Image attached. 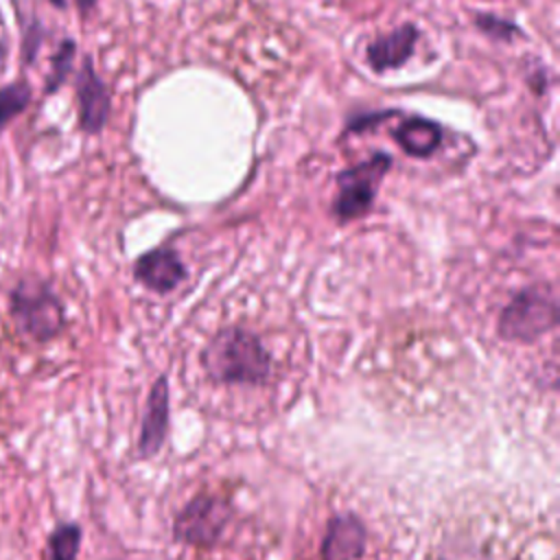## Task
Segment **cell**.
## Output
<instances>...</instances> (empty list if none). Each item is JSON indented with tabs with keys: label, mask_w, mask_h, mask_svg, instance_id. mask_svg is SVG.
<instances>
[{
	"label": "cell",
	"mask_w": 560,
	"mask_h": 560,
	"mask_svg": "<svg viewBox=\"0 0 560 560\" xmlns=\"http://www.w3.org/2000/svg\"><path fill=\"white\" fill-rule=\"evenodd\" d=\"M168 431V381L166 376H160L147 398L142 424H140V438H138V453L140 457H153L166 438Z\"/></svg>",
	"instance_id": "obj_9"
},
{
	"label": "cell",
	"mask_w": 560,
	"mask_h": 560,
	"mask_svg": "<svg viewBox=\"0 0 560 560\" xmlns=\"http://www.w3.org/2000/svg\"><path fill=\"white\" fill-rule=\"evenodd\" d=\"M558 324V293L551 282L523 287L499 313L497 332L505 341L534 343Z\"/></svg>",
	"instance_id": "obj_3"
},
{
	"label": "cell",
	"mask_w": 560,
	"mask_h": 560,
	"mask_svg": "<svg viewBox=\"0 0 560 560\" xmlns=\"http://www.w3.org/2000/svg\"><path fill=\"white\" fill-rule=\"evenodd\" d=\"M365 540L368 532L354 514H337L328 523L322 560H357L365 551Z\"/></svg>",
	"instance_id": "obj_10"
},
{
	"label": "cell",
	"mask_w": 560,
	"mask_h": 560,
	"mask_svg": "<svg viewBox=\"0 0 560 560\" xmlns=\"http://www.w3.org/2000/svg\"><path fill=\"white\" fill-rule=\"evenodd\" d=\"M39 39H42V28H39V24L35 22V24H31V26L26 28V37H24V44H22V55H24V61H26V63H31V59L35 57L37 46H39Z\"/></svg>",
	"instance_id": "obj_17"
},
{
	"label": "cell",
	"mask_w": 560,
	"mask_h": 560,
	"mask_svg": "<svg viewBox=\"0 0 560 560\" xmlns=\"http://www.w3.org/2000/svg\"><path fill=\"white\" fill-rule=\"evenodd\" d=\"M9 317L15 330L33 343L52 341L66 326L61 298L37 276H22L13 284L9 293Z\"/></svg>",
	"instance_id": "obj_2"
},
{
	"label": "cell",
	"mask_w": 560,
	"mask_h": 560,
	"mask_svg": "<svg viewBox=\"0 0 560 560\" xmlns=\"http://www.w3.org/2000/svg\"><path fill=\"white\" fill-rule=\"evenodd\" d=\"M389 116H394V114H392V112H374V114H368V116H357L354 120H350L348 131H352V133H363L365 129L374 127L376 122H381V120H385V118H389Z\"/></svg>",
	"instance_id": "obj_16"
},
{
	"label": "cell",
	"mask_w": 560,
	"mask_h": 560,
	"mask_svg": "<svg viewBox=\"0 0 560 560\" xmlns=\"http://www.w3.org/2000/svg\"><path fill=\"white\" fill-rule=\"evenodd\" d=\"M2 55H4V48H2V44H0V59H2Z\"/></svg>",
	"instance_id": "obj_20"
},
{
	"label": "cell",
	"mask_w": 560,
	"mask_h": 560,
	"mask_svg": "<svg viewBox=\"0 0 560 560\" xmlns=\"http://www.w3.org/2000/svg\"><path fill=\"white\" fill-rule=\"evenodd\" d=\"M74 57H77V42L72 37L61 39L50 57V68H48L46 83H44L46 94H52L63 85V81L68 79V74L72 70Z\"/></svg>",
	"instance_id": "obj_12"
},
{
	"label": "cell",
	"mask_w": 560,
	"mask_h": 560,
	"mask_svg": "<svg viewBox=\"0 0 560 560\" xmlns=\"http://www.w3.org/2000/svg\"><path fill=\"white\" fill-rule=\"evenodd\" d=\"M79 540H81V529L77 525H61L52 536H50V558L52 560H74L79 551Z\"/></svg>",
	"instance_id": "obj_15"
},
{
	"label": "cell",
	"mask_w": 560,
	"mask_h": 560,
	"mask_svg": "<svg viewBox=\"0 0 560 560\" xmlns=\"http://www.w3.org/2000/svg\"><path fill=\"white\" fill-rule=\"evenodd\" d=\"M74 4H77V9H79L81 18H88V15L92 13V9L96 7V0H74Z\"/></svg>",
	"instance_id": "obj_18"
},
{
	"label": "cell",
	"mask_w": 560,
	"mask_h": 560,
	"mask_svg": "<svg viewBox=\"0 0 560 560\" xmlns=\"http://www.w3.org/2000/svg\"><path fill=\"white\" fill-rule=\"evenodd\" d=\"M472 22L477 26L479 33H483L486 37L494 39V42H503V44H510L518 37H525V33L518 28L516 22L503 18V15H497V13H475L472 15Z\"/></svg>",
	"instance_id": "obj_14"
},
{
	"label": "cell",
	"mask_w": 560,
	"mask_h": 560,
	"mask_svg": "<svg viewBox=\"0 0 560 560\" xmlns=\"http://www.w3.org/2000/svg\"><path fill=\"white\" fill-rule=\"evenodd\" d=\"M201 368L212 383L262 385L271 376V354L256 332L225 326L201 350Z\"/></svg>",
	"instance_id": "obj_1"
},
{
	"label": "cell",
	"mask_w": 560,
	"mask_h": 560,
	"mask_svg": "<svg viewBox=\"0 0 560 560\" xmlns=\"http://www.w3.org/2000/svg\"><path fill=\"white\" fill-rule=\"evenodd\" d=\"M186 276L188 271L184 260L175 249H168V247L151 249L133 262V278L142 287L160 295L175 291L186 280Z\"/></svg>",
	"instance_id": "obj_7"
},
{
	"label": "cell",
	"mask_w": 560,
	"mask_h": 560,
	"mask_svg": "<svg viewBox=\"0 0 560 560\" xmlns=\"http://www.w3.org/2000/svg\"><path fill=\"white\" fill-rule=\"evenodd\" d=\"M232 516L230 503L210 492H201L192 497L177 514L173 521V538L184 545H197V547H208L217 542Z\"/></svg>",
	"instance_id": "obj_5"
},
{
	"label": "cell",
	"mask_w": 560,
	"mask_h": 560,
	"mask_svg": "<svg viewBox=\"0 0 560 560\" xmlns=\"http://www.w3.org/2000/svg\"><path fill=\"white\" fill-rule=\"evenodd\" d=\"M418 28L411 22H405L396 26L394 31L378 35L372 39L365 48V61L372 72H389L400 66H405L411 55L416 52V42H418Z\"/></svg>",
	"instance_id": "obj_8"
},
{
	"label": "cell",
	"mask_w": 560,
	"mask_h": 560,
	"mask_svg": "<svg viewBox=\"0 0 560 560\" xmlns=\"http://www.w3.org/2000/svg\"><path fill=\"white\" fill-rule=\"evenodd\" d=\"M31 103V85L26 81H13L0 88V131L18 118Z\"/></svg>",
	"instance_id": "obj_13"
},
{
	"label": "cell",
	"mask_w": 560,
	"mask_h": 560,
	"mask_svg": "<svg viewBox=\"0 0 560 560\" xmlns=\"http://www.w3.org/2000/svg\"><path fill=\"white\" fill-rule=\"evenodd\" d=\"M389 168H392V155L376 151L368 160L354 166H346L335 175L337 195L332 199L330 212L339 225L348 221H357L372 210L381 179L387 175Z\"/></svg>",
	"instance_id": "obj_4"
},
{
	"label": "cell",
	"mask_w": 560,
	"mask_h": 560,
	"mask_svg": "<svg viewBox=\"0 0 560 560\" xmlns=\"http://www.w3.org/2000/svg\"><path fill=\"white\" fill-rule=\"evenodd\" d=\"M52 7H57V9H66V4H68V0H48Z\"/></svg>",
	"instance_id": "obj_19"
},
{
	"label": "cell",
	"mask_w": 560,
	"mask_h": 560,
	"mask_svg": "<svg viewBox=\"0 0 560 560\" xmlns=\"http://www.w3.org/2000/svg\"><path fill=\"white\" fill-rule=\"evenodd\" d=\"M74 92H77V105H79V127L90 136L101 133V129L109 118L112 98H109L107 85L94 70V63L90 57H85L79 68Z\"/></svg>",
	"instance_id": "obj_6"
},
{
	"label": "cell",
	"mask_w": 560,
	"mask_h": 560,
	"mask_svg": "<svg viewBox=\"0 0 560 560\" xmlns=\"http://www.w3.org/2000/svg\"><path fill=\"white\" fill-rule=\"evenodd\" d=\"M442 125L424 116H407L392 131V138L409 158L433 155L442 144Z\"/></svg>",
	"instance_id": "obj_11"
}]
</instances>
